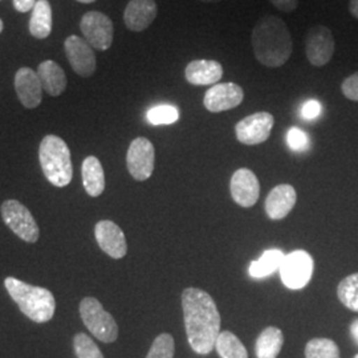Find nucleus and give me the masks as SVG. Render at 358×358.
<instances>
[{"label":"nucleus","mask_w":358,"mask_h":358,"mask_svg":"<svg viewBox=\"0 0 358 358\" xmlns=\"http://www.w3.org/2000/svg\"><path fill=\"white\" fill-rule=\"evenodd\" d=\"M284 254L280 250H268L266 251L259 260H254L250 264V275L254 279H262L272 275L275 271L280 268L282 260H284Z\"/></svg>","instance_id":"obj_24"},{"label":"nucleus","mask_w":358,"mask_h":358,"mask_svg":"<svg viewBox=\"0 0 358 358\" xmlns=\"http://www.w3.org/2000/svg\"><path fill=\"white\" fill-rule=\"evenodd\" d=\"M199 1H203V3H217V1H222V0H199Z\"/></svg>","instance_id":"obj_39"},{"label":"nucleus","mask_w":358,"mask_h":358,"mask_svg":"<svg viewBox=\"0 0 358 358\" xmlns=\"http://www.w3.org/2000/svg\"><path fill=\"white\" fill-rule=\"evenodd\" d=\"M341 90L348 100L358 103V72L346 77L341 84Z\"/></svg>","instance_id":"obj_32"},{"label":"nucleus","mask_w":358,"mask_h":358,"mask_svg":"<svg viewBox=\"0 0 358 358\" xmlns=\"http://www.w3.org/2000/svg\"><path fill=\"white\" fill-rule=\"evenodd\" d=\"M321 115V103L317 100H309L301 108V117L304 120H315Z\"/></svg>","instance_id":"obj_33"},{"label":"nucleus","mask_w":358,"mask_h":358,"mask_svg":"<svg viewBox=\"0 0 358 358\" xmlns=\"http://www.w3.org/2000/svg\"><path fill=\"white\" fill-rule=\"evenodd\" d=\"M179 120V110L173 105H157L148 112V121L152 125H170Z\"/></svg>","instance_id":"obj_28"},{"label":"nucleus","mask_w":358,"mask_h":358,"mask_svg":"<svg viewBox=\"0 0 358 358\" xmlns=\"http://www.w3.org/2000/svg\"><path fill=\"white\" fill-rule=\"evenodd\" d=\"M349 13H352V16L358 20V0L349 1Z\"/></svg>","instance_id":"obj_36"},{"label":"nucleus","mask_w":358,"mask_h":358,"mask_svg":"<svg viewBox=\"0 0 358 358\" xmlns=\"http://www.w3.org/2000/svg\"><path fill=\"white\" fill-rule=\"evenodd\" d=\"M0 210L6 226L13 230L15 235L27 243H35L38 241L40 236L38 223L26 206L10 199L1 205Z\"/></svg>","instance_id":"obj_6"},{"label":"nucleus","mask_w":358,"mask_h":358,"mask_svg":"<svg viewBox=\"0 0 358 358\" xmlns=\"http://www.w3.org/2000/svg\"><path fill=\"white\" fill-rule=\"evenodd\" d=\"M80 316L84 325L97 340L112 344L118 338V325L115 317L103 309L94 297H85L80 303Z\"/></svg>","instance_id":"obj_5"},{"label":"nucleus","mask_w":358,"mask_h":358,"mask_svg":"<svg viewBox=\"0 0 358 358\" xmlns=\"http://www.w3.org/2000/svg\"><path fill=\"white\" fill-rule=\"evenodd\" d=\"M15 90L27 109H35L43 100V87L38 73L31 68H20L15 75Z\"/></svg>","instance_id":"obj_16"},{"label":"nucleus","mask_w":358,"mask_h":358,"mask_svg":"<svg viewBox=\"0 0 358 358\" xmlns=\"http://www.w3.org/2000/svg\"><path fill=\"white\" fill-rule=\"evenodd\" d=\"M155 150L153 143L145 137L133 140L127 154V165L129 173L136 180H146L150 178L154 171Z\"/></svg>","instance_id":"obj_10"},{"label":"nucleus","mask_w":358,"mask_h":358,"mask_svg":"<svg viewBox=\"0 0 358 358\" xmlns=\"http://www.w3.org/2000/svg\"><path fill=\"white\" fill-rule=\"evenodd\" d=\"M306 358H340V349L329 338H313L306 346Z\"/></svg>","instance_id":"obj_27"},{"label":"nucleus","mask_w":358,"mask_h":358,"mask_svg":"<svg viewBox=\"0 0 358 358\" xmlns=\"http://www.w3.org/2000/svg\"><path fill=\"white\" fill-rule=\"evenodd\" d=\"M284 336L276 327H268L259 334L256 340L255 353L257 358H278L280 355Z\"/></svg>","instance_id":"obj_23"},{"label":"nucleus","mask_w":358,"mask_h":358,"mask_svg":"<svg viewBox=\"0 0 358 358\" xmlns=\"http://www.w3.org/2000/svg\"><path fill=\"white\" fill-rule=\"evenodd\" d=\"M80 29L93 50L106 51L113 44L115 26L105 13L99 11L85 13L80 22Z\"/></svg>","instance_id":"obj_7"},{"label":"nucleus","mask_w":358,"mask_h":358,"mask_svg":"<svg viewBox=\"0 0 358 358\" xmlns=\"http://www.w3.org/2000/svg\"><path fill=\"white\" fill-rule=\"evenodd\" d=\"M244 90L235 83L215 84L206 92L203 103L211 113H220L234 109L243 103Z\"/></svg>","instance_id":"obj_13"},{"label":"nucleus","mask_w":358,"mask_h":358,"mask_svg":"<svg viewBox=\"0 0 358 358\" xmlns=\"http://www.w3.org/2000/svg\"><path fill=\"white\" fill-rule=\"evenodd\" d=\"M215 349L222 358H248L243 343L229 331L220 332L217 336Z\"/></svg>","instance_id":"obj_25"},{"label":"nucleus","mask_w":358,"mask_h":358,"mask_svg":"<svg viewBox=\"0 0 358 358\" xmlns=\"http://www.w3.org/2000/svg\"><path fill=\"white\" fill-rule=\"evenodd\" d=\"M38 159L45 178L53 186L65 187L71 183L73 176L71 150L63 138L45 136L38 148Z\"/></svg>","instance_id":"obj_4"},{"label":"nucleus","mask_w":358,"mask_h":358,"mask_svg":"<svg viewBox=\"0 0 358 358\" xmlns=\"http://www.w3.org/2000/svg\"><path fill=\"white\" fill-rule=\"evenodd\" d=\"M251 44L256 60L268 68H279L288 63L294 41L285 22L273 15L263 16L256 23Z\"/></svg>","instance_id":"obj_2"},{"label":"nucleus","mask_w":358,"mask_h":358,"mask_svg":"<svg viewBox=\"0 0 358 358\" xmlns=\"http://www.w3.org/2000/svg\"><path fill=\"white\" fill-rule=\"evenodd\" d=\"M282 282L291 289H301L312 279L313 259L307 251L299 250L284 256L279 268Z\"/></svg>","instance_id":"obj_8"},{"label":"nucleus","mask_w":358,"mask_h":358,"mask_svg":"<svg viewBox=\"0 0 358 358\" xmlns=\"http://www.w3.org/2000/svg\"><path fill=\"white\" fill-rule=\"evenodd\" d=\"M73 349L77 358H103L100 348L85 333H77L75 336Z\"/></svg>","instance_id":"obj_29"},{"label":"nucleus","mask_w":358,"mask_h":358,"mask_svg":"<svg viewBox=\"0 0 358 358\" xmlns=\"http://www.w3.org/2000/svg\"><path fill=\"white\" fill-rule=\"evenodd\" d=\"M38 80L43 90L52 97H57L66 90V76L63 68L52 60H45L38 66Z\"/></svg>","instance_id":"obj_20"},{"label":"nucleus","mask_w":358,"mask_h":358,"mask_svg":"<svg viewBox=\"0 0 358 358\" xmlns=\"http://www.w3.org/2000/svg\"><path fill=\"white\" fill-rule=\"evenodd\" d=\"M0 1H1V0H0Z\"/></svg>","instance_id":"obj_42"},{"label":"nucleus","mask_w":358,"mask_h":358,"mask_svg":"<svg viewBox=\"0 0 358 358\" xmlns=\"http://www.w3.org/2000/svg\"><path fill=\"white\" fill-rule=\"evenodd\" d=\"M158 13L154 0H130L124 11L125 26L133 32H142L153 23Z\"/></svg>","instance_id":"obj_17"},{"label":"nucleus","mask_w":358,"mask_h":358,"mask_svg":"<svg viewBox=\"0 0 358 358\" xmlns=\"http://www.w3.org/2000/svg\"><path fill=\"white\" fill-rule=\"evenodd\" d=\"M230 190L235 203L242 207H252L260 195L259 179L250 169H239L231 178Z\"/></svg>","instance_id":"obj_15"},{"label":"nucleus","mask_w":358,"mask_h":358,"mask_svg":"<svg viewBox=\"0 0 358 358\" xmlns=\"http://www.w3.org/2000/svg\"><path fill=\"white\" fill-rule=\"evenodd\" d=\"M38 0H13V7L19 13H28L34 10Z\"/></svg>","instance_id":"obj_35"},{"label":"nucleus","mask_w":358,"mask_h":358,"mask_svg":"<svg viewBox=\"0 0 358 358\" xmlns=\"http://www.w3.org/2000/svg\"><path fill=\"white\" fill-rule=\"evenodd\" d=\"M273 124L275 118L271 113L257 112L241 120L235 127V134L241 143L254 146L268 140Z\"/></svg>","instance_id":"obj_9"},{"label":"nucleus","mask_w":358,"mask_h":358,"mask_svg":"<svg viewBox=\"0 0 358 358\" xmlns=\"http://www.w3.org/2000/svg\"><path fill=\"white\" fill-rule=\"evenodd\" d=\"M334 38L332 31L325 26L312 27L306 36V56L313 66H324L334 55Z\"/></svg>","instance_id":"obj_11"},{"label":"nucleus","mask_w":358,"mask_h":358,"mask_svg":"<svg viewBox=\"0 0 358 358\" xmlns=\"http://www.w3.org/2000/svg\"><path fill=\"white\" fill-rule=\"evenodd\" d=\"M65 55L78 76L90 77L97 68L94 50L85 38L72 35L65 38Z\"/></svg>","instance_id":"obj_12"},{"label":"nucleus","mask_w":358,"mask_h":358,"mask_svg":"<svg viewBox=\"0 0 358 358\" xmlns=\"http://www.w3.org/2000/svg\"><path fill=\"white\" fill-rule=\"evenodd\" d=\"M4 287L19 309L29 320L44 324L55 316L56 301L51 291L22 282L16 278H6Z\"/></svg>","instance_id":"obj_3"},{"label":"nucleus","mask_w":358,"mask_h":358,"mask_svg":"<svg viewBox=\"0 0 358 358\" xmlns=\"http://www.w3.org/2000/svg\"><path fill=\"white\" fill-rule=\"evenodd\" d=\"M287 143L294 152H304L309 148V137L301 129L291 128L287 134Z\"/></svg>","instance_id":"obj_31"},{"label":"nucleus","mask_w":358,"mask_h":358,"mask_svg":"<svg viewBox=\"0 0 358 358\" xmlns=\"http://www.w3.org/2000/svg\"><path fill=\"white\" fill-rule=\"evenodd\" d=\"M275 8L282 13H294L299 7V0H269Z\"/></svg>","instance_id":"obj_34"},{"label":"nucleus","mask_w":358,"mask_h":358,"mask_svg":"<svg viewBox=\"0 0 358 358\" xmlns=\"http://www.w3.org/2000/svg\"><path fill=\"white\" fill-rule=\"evenodd\" d=\"M297 194L291 185H279L273 187L266 199L267 215L273 220H280L287 217L294 205Z\"/></svg>","instance_id":"obj_18"},{"label":"nucleus","mask_w":358,"mask_h":358,"mask_svg":"<svg viewBox=\"0 0 358 358\" xmlns=\"http://www.w3.org/2000/svg\"><path fill=\"white\" fill-rule=\"evenodd\" d=\"M83 185L88 195L96 198L100 196L105 190V174H103V165L97 157L90 155L84 159L83 167Z\"/></svg>","instance_id":"obj_21"},{"label":"nucleus","mask_w":358,"mask_h":358,"mask_svg":"<svg viewBox=\"0 0 358 358\" xmlns=\"http://www.w3.org/2000/svg\"><path fill=\"white\" fill-rule=\"evenodd\" d=\"M337 297L348 309L358 312V272L346 276L337 287Z\"/></svg>","instance_id":"obj_26"},{"label":"nucleus","mask_w":358,"mask_h":358,"mask_svg":"<svg viewBox=\"0 0 358 358\" xmlns=\"http://www.w3.org/2000/svg\"><path fill=\"white\" fill-rule=\"evenodd\" d=\"M182 309L189 344L198 355H208L220 334V313L210 294L199 288L182 292Z\"/></svg>","instance_id":"obj_1"},{"label":"nucleus","mask_w":358,"mask_h":358,"mask_svg":"<svg viewBox=\"0 0 358 358\" xmlns=\"http://www.w3.org/2000/svg\"><path fill=\"white\" fill-rule=\"evenodd\" d=\"M77 1L84 3V4H90V3H93V1H96V0H77Z\"/></svg>","instance_id":"obj_38"},{"label":"nucleus","mask_w":358,"mask_h":358,"mask_svg":"<svg viewBox=\"0 0 358 358\" xmlns=\"http://www.w3.org/2000/svg\"><path fill=\"white\" fill-rule=\"evenodd\" d=\"M52 7L48 0H38L29 19V32L34 38H47L52 32Z\"/></svg>","instance_id":"obj_22"},{"label":"nucleus","mask_w":358,"mask_h":358,"mask_svg":"<svg viewBox=\"0 0 358 358\" xmlns=\"http://www.w3.org/2000/svg\"><path fill=\"white\" fill-rule=\"evenodd\" d=\"M176 343L171 334L162 333L153 341L146 358H174Z\"/></svg>","instance_id":"obj_30"},{"label":"nucleus","mask_w":358,"mask_h":358,"mask_svg":"<svg viewBox=\"0 0 358 358\" xmlns=\"http://www.w3.org/2000/svg\"><path fill=\"white\" fill-rule=\"evenodd\" d=\"M350 334H352L353 340L356 341V344L358 345V319L352 322V325H350Z\"/></svg>","instance_id":"obj_37"},{"label":"nucleus","mask_w":358,"mask_h":358,"mask_svg":"<svg viewBox=\"0 0 358 358\" xmlns=\"http://www.w3.org/2000/svg\"><path fill=\"white\" fill-rule=\"evenodd\" d=\"M96 241L103 252L113 259H122L128 252L124 231L112 220H101L94 229Z\"/></svg>","instance_id":"obj_14"},{"label":"nucleus","mask_w":358,"mask_h":358,"mask_svg":"<svg viewBox=\"0 0 358 358\" xmlns=\"http://www.w3.org/2000/svg\"><path fill=\"white\" fill-rule=\"evenodd\" d=\"M1 31H3V22H1V19H0V34H1Z\"/></svg>","instance_id":"obj_40"},{"label":"nucleus","mask_w":358,"mask_h":358,"mask_svg":"<svg viewBox=\"0 0 358 358\" xmlns=\"http://www.w3.org/2000/svg\"><path fill=\"white\" fill-rule=\"evenodd\" d=\"M186 81L192 85L217 84L223 77V66L217 60H194L185 69Z\"/></svg>","instance_id":"obj_19"},{"label":"nucleus","mask_w":358,"mask_h":358,"mask_svg":"<svg viewBox=\"0 0 358 358\" xmlns=\"http://www.w3.org/2000/svg\"><path fill=\"white\" fill-rule=\"evenodd\" d=\"M353 358H358V355H357V356H355V357H353Z\"/></svg>","instance_id":"obj_41"}]
</instances>
